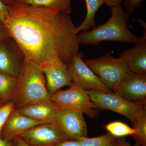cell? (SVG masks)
Instances as JSON below:
<instances>
[{"label": "cell", "mask_w": 146, "mask_h": 146, "mask_svg": "<svg viewBox=\"0 0 146 146\" xmlns=\"http://www.w3.org/2000/svg\"><path fill=\"white\" fill-rule=\"evenodd\" d=\"M119 58L131 72L146 74V35L140 37L133 46L122 52Z\"/></svg>", "instance_id": "cell-13"}, {"label": "cell", "mask_w": 146, "mask_h": 146, "mask_svg": "<svg viewBox=\"0 0 146 146\" xmlns=\"http://www.w3.org/2000/svg\"><path fill=\"white\" fill-rule=\"evenodd\" d=\"M58 109L67 108L83 112L89 117L98 114V107L90 99L86 90L72 82L68 89L59 90L51 96Z\"/></svg>", "instance_id": "cell-5"}, {"label": "cell", "mask_w": 146, "mask_h": 146, "mask_svg": "<svg viewBox=\"0 0 146 146\" xmlns=\"http://www.w3.org/2000/svg\"><path fill=\"white\" fill-rule=\"evenodd\" d=\"M125 0H104V3L106 4L107 6L111 7L121 4Z\"/></svg>", "instance_id": "cell-29"}, {"label": "cell", "mask_w": 146, "mask_h": 146, "mask_svg": "<svg viewBox=\"0 0 146 146\" xmlns=\"http://www.w3.org/2000/svg\"><path fill=\"white\" fill-rule=\"evenodd\" d=\"M83 53L78 51L69 61L67 67L73 82L86 91L93 90L112 93V90L102 82L99 78L84 63Z\"/></svg>", "instance_id": "cell-7"}, {"label": "cell", "mask_w": 146, "mask_h": 146, "mask_svg": "<svg viewBox=\"0 0 146 146\" xmlns=\"http://www.w3.org/2000/svg\"><path fill=\"white\" fill-rule=\"evenodd\" d=\"M90 99L102 110H108L125 116L133 125L137 116L146 108V105L125 99L116 93H104L93 90L86 91Z\"/></svg>", "instance_id": "cell-6"}, {"label": "cell", "mask_w": 146, "mask_h": 146, "mask_svg": "<svg viewBox=\"0 0 146 146\" xmlns=\"http://www.w3.org/2000/svg\"><path fill=\"white\" fill-rule=\"evenodd\" d=\"M58 108L52 100L33 103L17 109L23 115L42 123L56 121Z\"/></svg>", "instance_id": "cell-15"}, {"label": "cell", "mask_w": 146, "mask_h": 146, "mask_svg": "<svg viewBox=\"0 0 146 146\" xmlns=\"http://www.w3.org/2000/svg\"><path fill=\"white\" fill-rule=\"evenodd\" d=\"M52 146H80L77 140H67Z\"/></svg>", "instance_id": "cell-26"}, {"label": "cell", "mask_w": 146, "mask_h": 146, "mask_svg": "<svg viewBox=\"0 0 146 146\" xmlns=\"http://www.w3.org/2000/svg\"><path fill=\"white\" fill-rule=\"evenodd\" d=\"M41 66L25 59L12 101L16 109L33 103L51 100Z\"/></svg>", "instance_id": "cell-3"}, {"label": "cell", "mask_w": 146, "mask_h": 146, "mask_svg": "<svg viewBox=\"0 0 146 146\" xmlns=\"http://www.w3.org/2000/svg\"><path fill=\"white\" fill-rule=\"evenodd\" d=\"M116 138L108 132L94 138L82 137L77 141L80 146H113Z\"/></svg>", "instance_id": "cell-21"}, {"label": "cell", "mask_w": 146, "mask_h": 146, "mask_svg": "<svg viewBox=\"0 0 146 146\" xmlns=\"http://www.w3.org/2000/svg\"><path fill=\"white\" fill-rule=\"evenodd\" d=\"M113 146H132L129 143L126 141L124 138H116ZM136 146H138L136 145Z\"/></svg>", "instance_id": "cell-27"}, {"label": "cell", "mask_w": 146, "mask_h": 146, "mask_svg": "<svg viewBox=\"0 0 146 146\" xmlns=\"http://www.w3.org/2000/svg\"><path fill=\"white\" fill-rule=\"evenodd\" d=\"M41 67L44 74L47 89L51 95L63 87H70L72 85V80L67 65L63 62L50 63Z\"/></svg>", "instance_id": "cell-12"}, {"label": "cell", "mask_w": 146, "mask_h": 146, "mask_svg": "<svg viewBox=\"0 0 146 146\" xmlns=\"http://www.w3.org/2000/svg\"><path fill=\"white\" fill-rule=\"evenodd\" d=\"M8 5L4 3L3 0H0V21L4 22L8 16Z\"/></svg>", "instance_id": "cell-25"}, {"label": "cell", "mask_w": 146, "mask_h": 146, "mask_svg": "<svg viewBox=\"0 0 146 146\" xmlns=\"http://www.w3.org/2000/svg\"><path fill=\"white\" fill-rule=\"evenodd\" d=\"M20 136L32 146H52L68 140L56 121L35 126Z\"/></svg>", "instance_id": "cell-8"}, {"label": "cell", "mask_w": 146, "mask_h": 146, "mask_svg": "<svg viewBox=\"0 0 146 146\" xmlns=\"http://www.w3.org/2000/svg\"><path fill=\"white\" fill-rule=\"evenodd\" d=\"M115 93L129 101L146 104V74L128 72Z\"/></svg>", "instance_id": "cell-11"}, {"label": "cell", "mask_w": 146, "mask_h": 146, "mask_svg": "<svg viewBox=\"0 0 146 146\" xmlns=\"http://www.w3.org/2000/svg\"><path fill=\"white\" fill-rule=\"evenodd\" d=\"M3 1L4 3L6 4L7 5H8L11 3L13 2L14 1H19V0H3Z\"/></svg>", "instance_id": "cell-31"}, {"label": "cell", "mask_w": 146, "mask_h": 146, "mask_svg": "<svg viewBox=\"0 0 146 146\" xmlns=\"http://www.w3.org/2000/svg\"><path fill=\"white\" fill-rule=\"evenodd\" d=\"M143 0H125L123 5L129 14H133L142 5Z\"/></svg>", "instance_id": "cell-23"}, {"label": "cell", "mask_w": 146, "mask_h": 146, "mask_svg": "<svg viewBox=\"0 0 146 146\" xmlns=\"http://www.w3.org/2000/svg\"><path fill=\"white\" fill-rule=\"evenodd\" d=\"M111 16L104 24L78 35L79 44L98 46L105 41L134 44L138 42L140 37L129 29V14L123 9L121 4L111 7Z\"/></svg>", "instance_id": "cell-2"}, {"label": "cell", "mask_w": 146, "mask_h": 146, "mask_svg": "<svg viewBox=\"0 0 146 146\" xmlns=\"http://www.w3.org/2000/svg\"><path fill=\"white\" fill-rule=\"evenodd\" d=\"M83 60L102 82L114 93L124 77L130 72L122 60L112 56L110 52L100 57Z\"/></svg>", "instance_id": "cell-4"}, {"label": "cell", "mask_w": 146, "mask_h": 146, "mask_svg": "<svg viewBox=\"0 0 146 146\" xmlns=\"http://www.w3.org/2000/svg\"><path fill=\"white\" fill-rule=\"evenodd\" d=\"M72 0H19L29 5L42 7H52L70 14L72 11Z\"/></svg>", "instance_id": "cell-18"}, {"label": "cell", "mask_w": 146, "mask_h": 146, "mask_svg": "<svg viewBox=\"0 0 146 146\" xmlns=\"http://www.w3.org/2000/svg\"><path fill=\"white\" fill-rule=\"evenodd\" d=\"M13 140L15 141V146H32L27 143L21 136H17Z\"/></svg>", "instance_id": "cell-28"}, {"label": "cell", "mask_w": 146, "mask_h": 146, "mask_svg": "<svg viewBox=\"0 0 146 146\" xmlns=\"http://www.w3.org/2000/svg\"><path fill=\"white\" fill-rule=\"evenodd\" d=\"M7 5L3 23L25 59L41 66L60 61L68 65L80 45L70 14L19 1Z\"/></svg>", "instance_id": "cell-1"}, {"label": "cell", "mask_w": 146, "mask_h": 146, "mask_svg": "<svg viewBox=\"0 0 146 146\" xmlns=\"http://www.w3.org/2000/svg\"><path fill=\"white\" fill-rule=\"evenodd\" d=\"M4 103H3V102H2L1 100H0V106H1Z\"/></svg>", "instance_id": "cell-32"}, {"label": "cell", "mask_w": 146, "mask_h": 146, "mask_svg": "<svg viewBox=\"0 0 146 146\" xmlns=\"http://www.w3.org/2000/svg\"><path fill=\"white\" fill-rule=\"evenodd\" d=\"M83 114L72 109H58L56 121L68 140L87 137V125Z\"/></svg>", "instance_id": "cell-9"}, {"label": "cell", "mask_w": 146, "mask_h": 146, "mask_svg": "<svg viewBox=\"0 0 146 146\" xmlns=\"http://www.w3.org/2000/svg\"><path fill=\"white\" fill-rule=\"evenodd\" d=\"M0 146H12L10 141L3 139L0 136Z\"/></svg>", "instance_id": "cell-30"}, {"label": "cell", "mask_w": 146, "mask_h": 146, "mask_svg": "<svg viewBox=\"0 0 146 146\" xmlns=\"http://www.w3.org/2000/svg\"><path fill=\"white\" fill-rule=\"evenodd\" d=\"M25 59L23 52L11 36L0 44V73L18 79Z\"/></svg>", "instance_id": "cell-10"}, {"label": "cell", "mask_w": 146, "mask_h": 146, "mask_svg": "<svg viewBox=\"0 0 146 146\" xmlns=\"http://www.w3.org/2000/svg\"><path fill=\"white\" fill-rule=\"evenodd\" d=\"M18 79L0 73V100L3 103L12 101L17 86Z\"/></svg>", "instance_id": "cell-17"}, {"label": "cell", "mask_w": 146, "mask_h": 146, "mask_svg": "<svg viewBox=\"0 0 146 146\" xmlns=\"http://www.w3.org/2000/svg\"><path fill=\"white\" fill-rule=\"evenodd\" d=\"M42 124L23 115L15 109L3 128L1 137L10 141L35 126Z\"/></svg>", "instance_id": "cell-14"}, {"label": "cell", "mask_w": 146, "mask_h": 146, "mask_svg": "<svg viewBox=\"0 0 146 146\" xmlns=\"http://www.w3.org/2000/svg\"><path fill=\"white\" fill-rule=\"evenodd\" d=\"M104 128L108 133L117 138L133 136L135 133V129L133 127L120 121L108 123L105 125Z\"/></svg>", "instance_id": "cell-20"}, {"label": "cell", "mask_w": 146, "mask_h": 146, "mask_svg": "<svg viewBox=\"0 0 146 146\" xmlns=\"http://www.w3.org/2000/svg\"><path fill=\"white\" fill-rule=\"evenodd\" d=\"M15 109L16 107L12 101L5 103L0 106V136L7 121Z\"/></svg>", "instance_id": "cell-22"}, {"label": "cell", "mask_w": 146, "mask_h": 146, "mask_svg": "<svg viewBox=\"0 0 146 146\" xmlns=\"http://www.w3.org/2000/svg\"><path fill=\"white\" fill-rule=\"evenodd\" d=\"M135 133L133 137L138 146H146V109L141 110L133 124Z\"/></svg>", "instance_id": "cell-19"}, {"label": "cell", "mask_w": 146, "mask_h": 146, "mask_svg": "<svg viewBox=\"0 0 146 146\" xmlns=\"http://www.w3.org/2000/svg\"><path fill=\"white\" fill-rule=\"evenodd\" d=\"M9 31L3 22L0 21V44L5 39L10 37Z\"/></svg>", "instance_id": "cell-24"}, {"label": "cell", "mask_w": 146, "mask_h": 146, "mask_svg": "<svg viewBox=\"0 0 146 146\" xmlns=\"http://www.w3.org/2000/svg\"><path fill=\"white\" fill-rule=\"evenodd\" d=\"M86 7V14L85 19L81 24L76 27L78 33L79 32L87 31L95 26V17L102 5L104 3V0H85Z\"/></svg>", "instance_id": "cell-16"}]
</instances>
